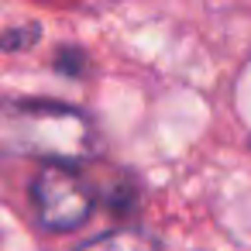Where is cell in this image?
<instances>
[{
    "mask_svg": "<svg viewBox=\"0 0 251 251\" xmlns=\"http://www.w3.org/2000/svg\"><path fill=\"white\" fill-rule=\"evenodd\" d=\"M0 151L76 169L97 151V131L90 117L69 103L7 100L0 103Z\"/></svg>",
    "mask_w": 251,
    "mask_h": 251,
    "instance_id": "obj_1",
    "label": "cell"
},
{
    "mask_svg": "<svg viewBox=\"0 0 251 251\" xmlns=\"http://www.w3.org/2000/svg\"><path fill=\"white\" fill-rule=\"evenodd\" d=\"M31 203L49 230H76L97 206L93 186L66 165H42L31 179Z\"/></svg>",
    "mask_w": 251,
    "mask_h": 251,
    "instance_id": "obj_2",
    "label": "cell"
},
{
    "mask_svg": "<svg viewBox=\"0 0 251 251\" xmlns=\"http://www.w3.org/2000/svg\"><path fill=\"white\" fill-rule=\"evenodd\" d=\"M76 251H158V244L145 230L121 227V230H110V234H100V237L79 244Z\"/></svg>",
    "mask_w": 251,
    "mask_h": 251,
    "instance_id": "obj_3",
    "label": "cell"
},
{
    "mask_svg": "<svg viewBox=\"0 0 251 251\" xmlns=\"http://www.w3.org/2000/svg\"><path fill=\"white\" fill-rule=\"evenodd\" d=\"M38 38H42V28H38V25L11 28V31L0 35V49H4V52H21V49H31Z\"/></svg>",
    "mask_w": 251,
    "mask_h": 251,
    "instance_id": "obj_4",
    "label": "cell"
},
{
    "mask_svg": "<svg viewBox=\"0 0 251 251\" xmlns=\"http://www.w3.org/2000/svg\"><path fill=\"white\" fill-rule=\"evenodd\" d=\"M55 69L76 76V73L86 69V55H83L79 49H69V45H66V49H59V55H55Z\"/></svg>",
    "mask_w": 251,
    "mask_h": 251,
    "instance_id": "obj_5",
    "label": "cell"
}]
</instances>
